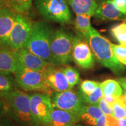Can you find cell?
Returning a JSON list of instances; mask_svg holds the SVG:
<instances>
[{
  "label": "cell",
  "mask_w": 126,
  "mask_h": 126,
  "mask_svg": "<svg viewBox=\"0 0 126 126\" xmlns=\"http://www.w3.org/2000/svg\"><path fill=\"white\" fill-rule=\"evenodd\" d=\"M5 114L16 126H41V123L32 111L28 94L16 89L3 100Z\"/></svg>",
  "instance_id": "1"
},
{
  "label": "cell",
  "mask_w": 126,
  "mask_h": 126,
  "mask_svg": "<svg viewBox=\"0 0 126 126\" xmlns=\"http://www.w3.org/2000/svg\"><path fill=\"white\" fill-rule=\"evenodd\" d=\"M87 40L94 57L102 65L117 75H120L126 71L124 65L118 61L113 53L111 42L93 27Z\"/></svg>",
  "instance_id": "2"
},
{
  "label": "cell",
  "mask_w": 126,
  "mask_h": 126,
  "mask_svg": "<svg viewBox=\"0 0 126 126\" xmlns=\"http://www.w3.org/2000/svg\"><path fill=\"white\" fill-rule=\"evenodd\" d=\"M54 31L45 21L33 23L32 31L25 47L36 56L51 62V43Z\"/></svg>",
  "instance_id": "3"
},
{
  "label": "cell",
  "mask_w": 126,
  "mask_h": 126,
  "mask_svg": "<svg viewBox=\"0 0 126 126\" xmlns=\"http://www.w3.org/2000/svg\"><path fill=\"white\" fill-rule=\"evenodd\" d=\"M39 15L47 21L71 24L72 14L67 0H33Z\"/></svg>",
  "instance_id": "4"
},
{
  "label": "cell",
  "mask_w": 126,
  "mask_h": 126,
  "mask_svg": "<svg viewBox=\"0 0 126 126\" xmlns=\"http://www.w3.org/2000/svg\"><path fill=\"white\" fill-rule=\"evenodd\" d=\"M73 38V34L64 28L54 31L51 43L50 64L61 66L67 65L71 62Z\"/></svg>",
  "instance_id": "5"
},
{
  "label": "cell",
  "mask_w": 126,
  "mask_h": 126,
  "mask_svg": "<svg viewBox=\"0 0 126 126\" xmlns=\"http://www.w3.org/2000/svg\"><path fill=\"white\" fill-rule=\"evenodd\" d=\"M14 77L18 87L25 91L45 92L50 94L53 92L46 83L42 71L30 70L19 65Z\"/></svg>",
  "instance_id": "6"
},
{
  "label": "cell",
  "mask_w": 126,
  "mask_h": 126,
  "mask_svg": "<svg viewBox=\"0 0 126 126\" xmlns=\"http://www.w3.org/2000/svg\"><path fill=\"white\" fill-rule=\"evenodd\" d=\"M50 96L54 109L73 113L80 119V114L85 103L79 92L71 89L61 92L53 91Z\"/></svg>",
  "instance_id": "7"
},
{
  "label": "cell",
  "mask_w": 126,
  "mask_h": 126,
  "mask_svg": "<svg viewBox=\"0 0 126 126\" xmlns=\"http://www.w3.org/2000/svg\"><path fill=\"white\" fill-rule=\"evenodd\" d=\"M33 23L22 14H17L9 37L8 47L10 49L15 51L25 47L31 34Z\"/></svg>",
  "instance_id": "8"
},
{
  "label": "cell",
  "mask_w": 126,
  "mask_h": 126,
  "mask_svg": "<svg viewBox=\"0 0 126 126\" xmlns=\"http://www.w3.org/2000/svg\"><path fill=\"white\" fill-rule=\"evenodd\" d=\"M72 57L81 68L91 69L94 65V55L88 40L78 34L74 36L72 40Z\"/></svg>",
  "instance_id": "9"
},
{
  "label": "cell",
  "mask_w": 126,
  "mask_h": 126,
  "mask_svg": "<svg viewBox=\"0 0 126 126\" xmlns=\"http://www.w3.org/2000/svg\"><path fill=\"white\" fill-rule=\"evenodd\" d=\"M32 111L41 123V126L50 121L54 109L50 94L45 92H36L28 94Z\"/></svg>",
  "instance_id": "10"
},
{
  "label": "cell",
  "mask_w": 126,
  "mask_h": 126,
  "mask_svg": "<svg viewBox=\"0 0 126 126\" xmlns=\"http://www.w3.org/2000/svg\"><path fill=\"white\" fill-rule=\"evenodd\" d=\"M60 66L48 64L43 71L45 82L53 91L61 92L71 90V87L63 71Z\"/></svg>",
  "instance_id": "11"
},
{
  "label": "cell",
  "mask_w": 126,
  "mask_h": 126,
  "mask_svg": "<svg viewBox=\"0 0 126 126\" xmlns=\"http://www.w3.org/2000/svg\"><path fill=\"white\" fill-rule=\"evenodd\" d=\"M13 53L19 65L25 68L43 71L49 64L45 59L36 56L25 48L15 50Z\"/></svg>",
  "instance_id": "12"
},
{
  "label": "cell",
  "mask_w": 126,
  "mask_h": 126,
  "mask_svg": "<svg viewBox=\"0 0 126 126\" xmlns=\"http://www.w3.org/2000/svg\"><path fill=\"white\" fill-rule=\"evenodd\" d=\"M17 13L8 7L0 8V46L8 47L9 37Z\"/></svg>",
  "instance_id": "13"
},
{
  "label": "cell",
  "mask_w": 126,
  "mask_h": 126,
  "mask_svg": "<svg viewBox=\"0 0 126 126\" xmlns=\"http://www.w3.org/2000/svg\"><path fill=\"white\" fill-rule=\"evenodd\" d=\"M94 16L97 19L126 21V15L120 12L111 0H102L98 4Z\"/></svg>",
  "instance_id": "14"
},
{
  "label": "cell",
  "mask_w": 126,
  "mask_h": 126,
  "mask_svg": "<svg viewBox=\"0 0 126 126\" xmlns=\"http://www.w3.org/2000/svg\"><path fill=\"white\" fill-rule=\"evenodd\" d=\"M79 121V118L73 113L54 108L49 122L42 126H74Z\"/></svg>",
  "instance_id": "15"
},
{
  "label": "cell",
  "mask_w": 126,
  "mask_h": 126,
  "mask_svg": "<svg viewBox=\"0 0 126 126\" xmlns=\"http://www.w3.org/2000/svg\"><path fill=\"white\" fill-rule=\"evenodd\" d=\"M19 67L13 51L9 47L0 46V73L14 74Z\"/></svg>",
  "instance_id": "16"
},
{
  "label": "cell",
  "mask_w": 126,
  "mask_h": 126,
  "mask_svg": "<svg viewBox=\"0 0 126 126\" xmlns=\"http://www.w3.org/2000/svg\"><path fill=\"white\" fill-rule=\"evenodd\" d=\"M103 114L97 104H85L80 114V121L88 126H94L96 121Z\"/></svg>",
  "instance_id": "17"
},
{
  "label": "cell",
  "mask_w": 126,
  "mask_h": 126,
  "mask_svg": "<svg viewBox=\"0 0 126 126\" xmlns=\"http://www.w3.org/2000/svg\"><path fill=\"white\" fill-rule=\"evenodd\" d=\"M68 5L76 14H85L93 16L96 9V0H67Z\"/></svg>",
  "instance_id": "18"
},
{
  "label": "cell",
  "mask_w": 126,
  "mask_h": 126,
  "mask_svg": "<svg viewBox=\"0 0 126 126\" xmlns=\"http://www.w3.org/2000/svg\"><path fill=\"white\" fill-rule=\"evenodd\" d=\"M18 87L12 74L0 73V99L4 100Z\"/></svg>",
  "instance_id": "19"
},
{
  "label": "cell",
  "mask_w": 126,
  "mask_h": 126,
  "mask_svg": "<svg viewBox=\"0 0 126 126\" xmlns=\"http://www.w3.org/2000/svg\"><path fill=\"white\" fill-rule=\"evenodd\" d=\"M92 16L85 14H76L74 25L78 34L87 40L92 29L91 18Z\"/></svg>",
  "instance_id": "20"
},
{
  "label": "cell",
  "mask_w": 126,
  "mask_h": 126,
  "mask_svg": "<svg viewBox=\"0 0 126 126\" xmlns=\"http://www.w3.org/2000/svg\"><path fill=\"white\" fill-rule=\"evenodd\" d=\"M100 86L104 96H111L119 97L123 93V88L117 80L109 79L100 83Z\"/></svg>",
  "instance_id": "21"
},
{
  "label": "cell",
  "mask_w": 126,
  "mask_h": 126,
  "mask_svg": "<svg viewBox=\"0 0 126 126\" xmlns=\"http://www.w3.org/2000/svg\"><path fill=\"white\" fill-rule=\"evenodd\" d=\"M33 0H5L8 7L18 14H25L31 10Z\"/></svg>",
  "instance_id": "22"
},
{
  "label": "cell",
  "mask_w": 126,
  "mask_h": 126,
  "mask_svg": "<svg viewBox=\"0 0 126 126\" xmlns=\"http://www.w3.org/2000/svg\"><path fill=\"white\" fill-rule=\"evenodd\" d=\"M112 37L120 45L126 46V22L112 26L110 30Z\"/></svg>",
  "instance_id": "23"
},
{
  "label": "cell",
  "mask_w": 126,
  "mask_h": 126,
  "mask_svg": "<svg viewBox=\"0 0 126 126\" xmlns=\"http://www.w3.org/2000/svg\"><path fill=\"white\" fill-rule=\"evenodd\" d=\"M63 71L69 84L72 88L79 83V74L76 69L68 66L64 68H63Z\"/></svg>",
  "instance_id": "24"
},
{
  "label": "cell",
  "mask_w": 126,
  "mask_h": 126,
  "mask_svg": "<svg viewBox=\"0 0 126 126\" xmlns=\"http://www.w3.org/2000/svg\"><path fill=\"white\" fill-rule=\"evenodd\" d=\"M81 94L84 103L89 104V105L97 104L103 97V92H102L100 85L95 89L94 92H92L89 95H84V94Z\"/></svg>",
  "instance_id": "25"
},
{
  "label": "cell",
  "mask_w": 126,
  "mask_h": 126,
  "mask_svg": "<svg viewBox=\"0 0 126 126\" xmlns=\"http://www.w3.org/2000/svg\"><path fill=\"white\" fill-rule=\"evenodd\" d=\"M99 85L100 83L98 82L92 80H84L80 84L79 93L81 94L89 95L94 92Z\"/></svg>",
  "instance_id": "26"
},
{
  "label": "cell",
  "mask_w": 126,
  "mask_h": 126,
  "mask_svg": "<svg viewBox=\"0 0 126 126\" xmlns=\"http://www.w3.org/2000/svg\"><path fill=\"white\" fill-rule=\"evenodd\" d=\"M111 46L112 47L116 58L120 61L123 65L126 66V46L122 45H116L111 43Z\"/></svg>",
  "instance_id": "27"
},
{
  "label": "cell",
  "mask_w": 126,
  "mask_h": 126,
  "mask_svg": "<svg viewBox=\"0 0 126 126\" xmlns=\"http://www.w3.org/2000/svg\"><path fill=\"white\" fill-rule=\"evenodd\" d=\"M113 116L116 119H120L122 118L126 117L125 108L119 103L116 101L113 105Z\"/></svg>",
  "instance_id": "28"
},
{
  "label": "cell",
  "mask_w": 126,
  "mask_h": 126,
  "mask_svg": "<svg viewBox=\"0 0 126 126\" xmlns=\"http://www.w3.org/2000/svg\"><path fill=\"white\" fill-rule=\"evenodd\" d=\"M99 108L102 110V112L105 115H113V106L110 105L105 99L102 98L97 103Z\"/></svg>",
  "instance_id": "29"
},
{
  "label": "cell",
  "mask_w": 126,
  "mask_h": 126,
  "mask_svg": "<svg viewBox=\"0 0 126 126\" xmlns=\"http://www.w3.org/2000/svg\"><path fill=\"white\" fill-rule=\"evenodd\" d=\"M117 9L126 15V0H111Z\"/></svg>",
  "instance_id": "30"
},
{
  "label": "cell",
  "mask_w": 126,
  "mask_h": 126,
  "mask_svg": "<svg viewBox=\"0 0 126 126\" xmlns=\"http://www.w3.org/2000/svg\"><path fill=\"white\" fill-rule=\"evenodd\" d=\"M106 126H119V119H116L113 115H106Z\"/></svg>",
  "instance_id": "31"
},
{
  "label": "cell",
  "mask_w": 126,
  "mask_h": 126,
  "mask_svg": "<svg viewBox=\"0 0 126 126\" xmlns=\"http://www.w3.org/2000/svg\"><path fill=\"white\" fill-rule=\"evenodd\" d=\"M0 126H16V125L12 122L11 120L3 116L0 119Z\"/></svg>",
  "instance_id": "32"
},
{
  "label": "cell",
  "mask_w": 126,
  "mask_h": 126,
  "mask_svg": "<svg viewBox=\"0 0 126 126\" xmlns=\"http://www.w3.org/2000/svg\"><path fill=\"white\" fill-rule=\"evenodd\" d=\"M117 101L119 102L124 108H126V92L124 91L120 96L117 97Z\"/></svg>",
  "instance_id": "33"
},
{
  "label": "cell",
  "mask_w": 126,
  "mask_h": 126,
  "mask_svg": "<svg viewBox=\"0 0 126 126\" xmlns=\"http://www.w3.org/2000/svg\"><path fill=\"white\" fill-rule=\"evenodd\" d=\"M103 98L108 102L110 105H111V106H113L114 105V103L117 101V97H114V96H104Z\"/></svg>",
  "instance_id": "34"
},
{
  "label": "cell",
  "mask_w": 126,
  "mask_h": 126,
  "mask_svg": "<svg viewBox=\"0 0 126 126\" xmlns=\"http://www.w3.org/2000/svg\"><path fill=\"white\" fill-rule=\"evenodd\" d=\"M116 80L120 84L124 91L126 92V77H121V78L116 79Z\"/></svg>",
  "instance_id": "35"
},
{
  "label": "cell",
  "mask_w": 126,
  "mask_h": 126,
  "mask_svg": "<svg viewBox=\"0 0 126 126\" xmlns=\"http://www.w3.org/2000/svg\"><path fill=\"white\" fill-rule=\"evenodd\" d=\"M5 114V110L4 103L0 99V119L4 116Z\"/></svg>",
  "instance_id": "36"
},
{
  "label": "cell",
  "mask_w": 126,
  "mask_h": 126,
  "mask_svg": "<svg viewBox=\"0 0 126 126\" xmlns=\"http://www.w3.org/2000/svg\"><path fill=\"white\" fill-rule=\"evenodd\" d=\"M119 126H126V117L119 119Z\"/></svg>",
  "instance_id": "37"
},
{
  "label": "cell",
  "mask_w": 126,
  "mask_h": 126,
  "mask_svg": "<svg viewBox=\"0 0 126 126\" xmlns=\"http://www.w3.org/2000/svg\"><path fill=\"white\" fill-rule=\"evenodd\" d=\"M5 2V0H0V8L4 7V4Z\"/></svg>",
  "instance_id": "38"
},
{
  "label": "cell",
  "mask_w": 126,
  "mask_h": 126,
  "mask_svg": "<svg viewBox=\"0 0 126 126\" xmlns=\"http://www.w3.org/2000/svg\"><path fill=\"white\" fill-rule=\"evenodd\" d=\"M74 126H82V125H81V124H79L77 123L76 124H75V125Z\"/></svg>",
  "instance_id": "39"
},
{
  "label": "cell",
  "mask_w": 126,
  "mask_h": 126,
  "mask_svg": "<svg viewBox=\"0 0 126 126\" xmlns=\"http://www.w3.org/2000/svg\"><path fill=\"white\" fill-rule=\"evenodd\" d=\"M125 111H126V108H125Z\"/></svg>",
  "instance_id": "40"
}]
</instances>
